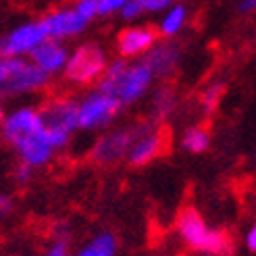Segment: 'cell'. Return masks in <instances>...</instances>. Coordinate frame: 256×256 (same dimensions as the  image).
I'll use <instances>...</instances> for the list:
<instances>
[{
  "instance_id": "cell-1",
  "label": "cell",
  "mask_w": 256,
  "mask_h": 256,
  "mask_svg": "<svg viewBox=\"0 0 256 256\" xmlns=\"http://www.w3.org/2000/svg\"><path fill=\"white\" fill-rule=\"evenodd\" d=\"M154 80V73L150 71V67L142 58L127 60L123 56H117L110 58L104 75L96 86L117 96L123 106H132L150 92Z\"/></svg>"
},
{
  "instance_id": "cell-2",
  "label": "cell",
  "mask_w": 256,
  "mask_h": 256,
  "mask_svg": "<svg viewBox=\"0 0 256 256\" xmlns=\"http://www.w3.org/2000/svg\"><path fill=\"white\" fill-rule=\"evenodd\" d=\"M177 236L182 238V242L194 252L208 254V256H227L232 252L234 244L232 238L223 229H216L208 225L202 219V214L196 208H184L177 214L175 221Z\"/></svg>"
},
{
  "instance_id": "cell-3",
  "label": "cell",
  "mask_w": 256,
  "mask_h": 256,
  "mask_svg": "<svg viewBox=\"0 0 256 256\" xmlns=\"http://www.w3.org/2000/svg\"><path fill=\"white\" fill-rule=\"evenodd\" d=\"M50 75L44 73L30 56L0 58V94L2 98H17L48 88Z\"/></svg>"
},
{
  "instance_id": "cell-4",
  "label": "cell",
  "mask_w": 256,
  "mask_h": 256,
  "mask_svg": "<svg viewBox=\"0 0 256 256\" xmlns=\"http://www.w3.org/2000/svg\"><path fill=\"white\" fill-rule=\"evenodd\" d=\"M42 108V117L46 125L48 140L52 142L54 150L60 152L71 144L75 132H80V117H78V98L56 96L46 100Z\"/></svg>"
},
{
  "instance_id": "cell-5",
  "label": "cell",
  "mask_w": 256,
  "mask_h": 256,
  "mask_svg": "<svg viewBox=\"0 0 256 256\" xmlns=\"http://www.w3.org/2000/svg\"><path fill=\"white\" fill-rule=\"evenodd\" d=\"M110 58L98 42H82L71 50L65 69V80L73 86H94L102 80Z\"/></svg>"
},
{
  "instance_id": "cell-6",
  "label": "cell",
  "mask_w": 256,
  "mask_h": 256,
  "mask_svg": "<svg viewBox=\"0 0 256 256\" xmlns=\"http://www.w3.org/2000/svg\"><path fill=\"white\" fill-rule=\"evenodd\" d=\"M125 106L117 96L104 92L102 88H92L78 98V117H80V132H98L119 117Z\"/></svg>"
},
{
  "instance_id": "cell-7",
  "label": "cell",
  "mask_w": 256,
  "mask_h": 256,
  "mask_svg": "<svg viewBox=\"0 0 256 256\" xmlns=\"http://www.w3.org/2000/svg\"><path fill=\"white\" fill-rule=\"evenodd\" d=\"M140 132H142V123H132L117 127V130H108L106 134L96 138V142L90 148V160L98 167H114V164L127 160Z\"/></svg>"
},
{
  "instance_id": "cell-8",
  "label": "cell",
  "mask_w": 256,
  "mask_h": 256,
  "mask_svg": "<svg viewBox=\"0 0 256 256\" xmlns=\"http://www.w3.org/2000/svg\"><path fill=\"white\" fill-rule=\"evenodd\" d=\"M42 132H46V125L40 106H32V104L15 106L2 117V140L10 148H15L17 144Z\"/></svg>"
},
{
  "instance_id": "cell-9",
  "label": "cell",
  "mask_w": 256,
  "mask_h": 256,
  "mask_svg": "<svg viewBox=\"0 0 256 256\" xmlns=\"http://www.w3.org/2000/svg\"><path fill=\"white\" fill-rule=\"evenodd\" d=\"M48 40L46 30L40 19L25 21L8 30L0 40V54L2 56H32L36 48Z\"/></svg>"
},
{
  "instance_id": "cell-10",
  "label": "cell",
  "mask_w": 256,
  "mask_h": 256,
  "mask_svg": "<svg viewBox=\"0 0 256 256\" xmlns=\"http://www.w3.org/2000/svg\"><path fill=\"white\" fill-rule=\"evenodd\" d=\"M169 146V136L167 132L158 127L154 121H142V132L136 138V142L127 156L130 167H146L152 160H156Z\"/></svg>"
},
{
  "instance_id": "cell-11",
  "label": "cell",
  "mask_w": 256,
  "mask_h": 256,
  "mask_svg": "<svg viewBox=\"0 0 256 256\" xmlns=\"http://www.w3.org/2000/svg\"><path fill=\"white\" fill-rule=\"evenodd\" d=\"M40 21L46 30V36L52 38V40H58V42H67V40H73V38L82 36L90 25L80 12L73 8V4L52 8L50 12H46L44 17H40Z\"/></svg>"
},
{
  "instance_id": "cell-12",
  "label": "cell",
  "mask_w": 256,
  "mask_h": 256,
  "mask_svg": "<svg viewBox=\"0 0 256 256\" xmlns=\"http://www.w3.org/2000/svg\"><path fill=\"white\" fill-rule=\"evenodd\" d=\"M158 32L150 25H130L123 28L117 34L114 48H117V56H123L127 60H138L144 54H148L154 44L158 42Z\"/></svg>"
},
{
  "instance_id": "cell-13",
  "label": "cell",
  "mask_w": 256,
  "mask_h": 256,
  "mask_svg": "<svg viewBox=\"0 0 256 256\" xmlns=\"http://www.w3.org/2000/svg\"><path fill=\"white\" fill-rule=\"evenodd\" d=\"M142 60L150 67L156 80H169L182 60V46L175 40H158L154 48L142 56Z\"/></svg>"
},
{
  "instance_id": "cell-14",
  "label": "cell",
  "mask_w": 256,
  "mask_h": 256,
  "mask_svg": "<svg viewBox=\"0 0 256 256\" xmlns=\"http://www.w3.org/2000/svg\"><path fill=\"white\" fill-rule=\"evenodd\" d=\"M69 56H71V50L65 46V42H58V40L48 38V40H44L40 46L36 48V52L30 58L44 73H48L50 78H54V75H62V73H65Z\"/></svg>"
},
{
  "instance_id": "cell-15",
  "label": "cell",
  "mask_w": 256,
  "mask_h": 256,
  "mask_svg": "<svg viewBox=\"0 0 256 256\" xmlns=\"http://www.w3.org/2000/svg\"><path fill=\"white\" fill-rule=\"evenodd\" d=\"M177 90L171 84H160L150 96V121L160 123L169 119L173 110L177 108Z\"/></svg>"
},
{
  "instance_id": "cell-16",
  "label": "cell",
  "mask_w": 256,
  "mask_h": 256,
  "mask_svg": "<svg viewBox=\"0 0 256 256\" xmlns=\"http://www.w3.org/2000/svg\"><path fill=\"white\" fill-rule=\"evenodd\" d=\"M188 23V6L182 2H175L164 12H160V19L156 25V32L162 40H175L182 34V30Z\"/></svg>"
},
{
  "instance_id": "cell-17",
  "label": "cell",
  "mask_w": 256,
  "mask_h": 256,
  "mask_svg": "<svg viewBox=\"0 0 256 256\" xmlns=\"http://www.w3.org/2000/svg\"><path fill=\"white\" fill-rule=\"evenodd\" d=\"M119 240L112 232H100L90 238L73 256H117Z\"/></svg>"
},
{
  "instance_id": "cell-18",
  "label": "cell",
  "mask_w": 256,
  "mask_h": 256,
  "mask_svg": "<svg viewBox=\"0 0 256 256\" xmlns=\"http://www.w3.org/2000/svg\"><path fill=\"white\" fill-rule=\"evenodd\" d=\"M179 146H182L184 152H190V154H202V152L210 148V132L204 125H192L182 134Z\"/></svg>"
},
{
  "instance_id": "cell-19",
  "label": "cell",
  "mask_w": 256,
  "mask_h": 256,
  "mask_svg": "<svg viewBox=\"0 0 256 256\" xmlns=\"http://www.w3.org/2000/svg\"><path fill=\"white\" fill-rule=\"evenodd\" d=\"M225 92H227L225 82H210V84L204 86L202 92H200V98H198L202 112L204 114H210V112H214L216 108H219Z\"/></svg>"
},
{
  "instance_id": "cell-20",
  "label": "cell",
  "mask_w": 256,
  "mask_h": 256,
  "mask_svg": "<svg viewBox=\"0 0 256 256\" xmlns=\"http://www.w3.org/2000/svg\"><path fill=\"white\" fill-rule=\"evenodd\" d=\"M73 8L78 10L88 23H92L96 17H100V12H98V0H75Z\"/></svg>"
},
{
  "instance_id": "cell-21",
  "label": "cell",
  "mask_w": 256,
  "mask_h": 256,
  "mask_svg": "<svg viewBox=\"0 0 256 256\" xmlns=\"http://www.w3.org/2000/svg\"><path fill=\"white\" fill-rule=\"evenodd\" d=\"M127 2L130 0H98V12H100V17L119 15Z\"/></svg>"
},
{
  "instance_id": "cell-22",
  "label": "cell",
  "mask_w": 256,
  "mask_h": 256,
  "mask_svg": "<svg viewBox=\"0 0 256 256\" xmlns=\"http://www.w3.org/2000/svg\"><path fill=\"white\" fill-rule=\"evenodd\" d=\"M36 169L32 164H25V162H17V167L12 169V179H15L17 186H28L32 179H34Z\"/></svg>"
},
{
  "instance_id": "cell-23",
  "label": "cell",
  "mask_w": 256,
  "mask_h": 256,
  "mask_svg": "<svg viewBox=\"0 0 256 256\" xmlns=\"http://www.w3.org/2000/svg\"><path fill=\"white\" fill-rule=\"evenodd\" d=\"M138 2L142 6L144 15H152V12H164L175 4V0H138Z\"/></svg>"
},
{
  "instance_id": "cell-24",
  "label": "cell",
  "mask_w": 256,
  "mask_h": 256,
  "mask_svg": "<svg viewBox=\"0 0 256 256\" xmlns=\"http://www.w3.org/2000/svg\"><path fill=\"white\" fill-rule=\"evenodd\" d=\"M42 256H73L71 254V248H69V242L67 240H52L50 246L44 250Z\"/></svg>"
},
{
  "instance_id": "cell-25",
  "label": "cell",
  "mask_w": 256,
  "mask_h": 256,
  "mask_svg": "<svg viewBox=\"0 0 256 256\" xmlns=\"http://www.w3.org/2000/svg\"><path fill=\"white\" fill-rule=\"evenodd\" d=\"M119 15H121L123 21L132 23V21H136V19H140V17H144V10H142V6H140L138 0H130V2L123 6V10L119 12Z\"/></svg>"
},
{
  "instance_id": "cell-26",
  "label": "cell",
  "mask_w": 256,
  "mask_h": 256,
  "mask_svg": "<svg viewBox=\"0 0 256 256\" xmlns=\"http://www.w3.org/2000/svg\"><path fill=\"white\" fill-rule=\"evenodd\" d=\"M244 244H246V248L252 252V254H256V219L250 223V227L246 229V234H244Z\"/></svg>"
},
{
  "instance_id": "cell-27",
  "label": "cell",
  "mask_w": 256,
  "mask_h": 256,
  "mask_svg": "<svg viewBox=\"0 0 256 256\" xmlns=\"http://www.w3.org/2000/svg\"><path fill=\"white\" fill-rule=\"evenodd\" d=\"M12 208H15V202H12V198L8 194H2L0 196V212H2V216L10 214Z\"/></svg>"
},
{
  "instance_id": "cell-28",
  "label": "cell",
  "mask_w": 256,
  "mask_h": 256,
  "mask_svg": "<svg viewBox=\"0 0 256 256\" xmlns=\"http://www.w3.org/2000/svg\"><path fill=\"white\" fill-rule=\"evenodd\" d=\"M238 10L242 12V15H250V12L256 10V0H240Z\"/></svg>"
},
{
  "instance_id": "cell-29",
  "label": "cell",
  "mask_w": 256,
  "mask_h": 256,
  "mask_svg": "<svg viewBox=\"0 0 256 256\" xmlns=\"http://www.w3.org/2000/svg\"><path fill=\"white\" fill-rule=\"evenodd\" d=\"M252 198H254V204H256V186H254V190H252Z\"/></svg>"
},
{
  "instance_id": "cell-30",
  "label": "cell",
  "mask_w": 256,
  "mask_h": 256,
  "mask_svg": "<svg viewBox=\"0 0 256 256\" xmlns=\"http://www.w3.org/2000/svg\"><path fill=\"white\" fill-rule=\"evenodd\" d=\"M254 167H256V156H254Z\"/></svg>"
}]
</instances>
